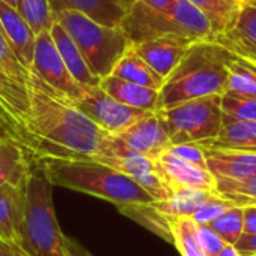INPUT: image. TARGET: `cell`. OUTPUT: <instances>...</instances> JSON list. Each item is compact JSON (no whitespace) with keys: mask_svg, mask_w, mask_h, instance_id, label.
Masks as SVG:
<instances>
[{"mask_svg":"<svg viewBox=\"0 0 256 256\" xmlns=\"http://www.w3.org/2000/svg\"><path fill=\"white\" fill-rule=\"evenodd\" d=\"M28 96L24 128L36 144L38 158L93 159L102 152L111 134L87 117L69 96L32 70Z\"/></svg>","mask_w":256,"mask_h":256,"instance_id":"1","label":"cell"},{"mask_svg":"<svg viewBox=\"0 0 256 256\" xmlns=\"http://www.w3.org/2000/svg\"><path fill=\"white\" fill-rule=\"evenodd\" d=\"M52 186L92 195L118 208L150 204L154 198L126 174L93 159H36Z\"/></svg>","mask_w":256,"mask_h":256,"instance_id":"2","label":"cell"},{"mask_svg":"<svg viewBox=\"0 0 256 256\" xmlns=\"http://www.w3.org/2000/svg\"><path fill=\"white\" fill-rule=\"evenodd\" d=\"M234 57L216 40L194 42L159 92L158 110L226 92V63ZM156 110V111H158Z\"/></svg>","mask_w":256,"mask_h":256,"instance_id":"3","label":"cell"},{"mask_svg":"<svg viewBox=\"0 0 256 256\" xmlns=\"http://www.w3.org/2000/svg\"><path fill=\"white\" fill-rule=\"evenodd\" d=\"M64 242L54 212L52 184L36 160L26 180V213L18 248L27 256H66Z\"/></svg>","mask_w":256,"mask_h":256,"instance_id":"4","label":"cell"},{"mask_svg":"<svg viewBox=\"0 0 256 256\" xmlns=\"http://www.w3.org/2000/svg\"><path fill=\"white\" fill-rule=\"evenodd\" d=\"M56 22L75 40L88 68L100 81L112 74L120 58L132 46L130 39L120 26L110 27L100 24L78 10L57 14Z\"/></svg>","mask_w":256,"mask_h":256,"instance_id":"5","label":"cell"},{"mask_svg":"<svg viewBox=\"0 0 256 256\" xmlns=\"http://www.w3.org/2000/svg\"><path fill=\"white\" fill-rule=\"evenodd\" d=\"M171 144L207 146L219 136L222 128L220 94L190 99L158 110Z\"/></svg>","mask_w":256,"mask_h":256,"instance_id":"6","label":"cell"},{"mask_svg":"<svg viewBox=\"0 0 256 256\" xmlns=\"http://www.w3.org/2000/svg\"><path fill=\"white\" fill-rule=\"evenodd\" d=\"M93 160L102 162L132 180H135L144 190H147L154 201L168 200L172 194L159 176L156 160L129 148L118 136L111 135L99 154L93 158Z\"/></svg>","mask_w":256,"mask_h":256,"instance_id":"7","label":"cell"},{"mask_svg":"<svg viewBox=\"0 0 256 256\" xmlns=\"http://www.w3.org/2000/svg\"><path fill=\"white\" fill-rule=\"evenodd\" d=\"M74 102L87 117H90L98 126H100L111 135L122 134L147 112H152L118 102L117 99L110 96L100 87V84L84 87L82 94Z\"/></svg>","mask_w":256,"mask_h":256,"instance_id":"8","label":"cell"},{"mask_svg":"<svg viewBox=\"0 0 256 256\" xmlns=\"http://www.w3.org/2000/svg\"><path fill=\"white\" fill-rule=\"evenodd\" d=\"M28 72L16 58L0 27V100L22 126L30 106Z\"/></svg>","mask_w":256,"mask_h":256,"instance_id":"9","label":"cell"},{"mask_svg":"<svg viewBox=\"0 0 256 256\" xmlns=\"http://www.w3.org/2000/svg\"><path fill=\"white\" fill-rule=\"evenodd\" d=\"M30 70L56 90L69 96L72 100H76L84 92V87L80 86L69 74L64 62L57 51L50 30L36 34L34 56Z\"/></svg>","mask_w":256,"mask_h":256,"instance_id":"10","label":"cell"},{"mask_svg":"<svg viewBox=\"0 0 256 256\" xmlns=\"http://www.w3.org/2000/svg\"><path fill=\"white\" fill-rule=\"evenodd\" d=\"M120 27L124 30L132 45L162 36H176L182 39H189L174 22V20L170 16L168 12L158 10L148 6L144 0H136L129 9H126Z\"/></svg>","mask_w":256,"mask_h":256,"instance_id":"11","label":"cell"},{"mask_svg":"<svg viewBox=\"0 0 256 256\" xmlns=\"http://www.w3.org/2000/svg\"><path fill=\"white\" fill-rule=\"evenodd\" d=\"M154 160L159 176L162 177L171 194L180 189H201L218 192L216 177L208 168L184 162L172 156L170 152H164Z\"/></svg>","mask_w":256,"mask_h":256,"instance_id":"12","label":"cell"},{"mask_svg":"<svg viewBox=\"0 0 256 256\" xmlns=\"http://www.w3.org/2000/svg\"><path fill=\"white\" fill-rule=\"evenodd\" d=\"M116 136H118L129 148L152 159H156L172 146L158 111L147 112L144 117Z\"/></svg>","mask_w":256,"mask_h":256,"instance_id":"13","label":"cell"},{"mask_svg":"<svg viewBox=\"0 0 256 256\" xmlns=\"http://www.w3.org/2000/svg\"><path fill=\"white\" fill-rule=\"evenodd\" d=\"M194 42L176 36H162L132 45L136 54L146 60L162 78H166L180 63Z\"/></svg>","mask_w":256,"mask_h":256,"instance_id":"14","label":"cell"},{"mask_svg":"<svg viewBox=\"0 0 256 256\" xmlns=\"http://www.w3.org/2000/svg\"><path fill=\"white\" fill-rule=\"evenodd\" d=\"M0 27L15 52L20 63L30 70L33 64L34 56V42L36 34L18 12L16 8L9 6L8 3L0 0Z\"/></svg>","mask_w":256,"mask_h":256,"instance_id":"15","label":"cell"},{"mask_svg":"<svg viewBox=\"0 0 256 256\" xmlns=\"http://www.w3.org/2000/svg\"><path fill=\"white\" fill-rule=\"evenodd\" d=\"M24 213L26 182L3 184L0 188V240L18 246Z\"/></svg>","mask_w":256,"mask_h":256,"instance_id":"16","label":"cell"},{"mask_svg":"<svg viewBox=\"0 0 256 256\" xmlns=\"http://www.w3.org/2000/svg\"><path fill=\"white\" fill-rule=\"evenodd\" d=\"M236 56L256 62V6L244 2L236 22L216 38Z\"/></svg>","mask_w":256,"mask_h":256,"instance_id":"17","label":"cell"},{"mask_svg":"<svg viewBox=\"0 0 256 256\" xmlns=\"http://www.w3.org/2000/svg\"><path fill=\"white\" fill-rule=\"evenodd\" d=\"M168 14L190 40H216L218 32L210 16L192 2L174 0Z\"/></svg>","mask_w":256,"mask_h":256,"instance_id":"18","label":"cell"},{"mask_svg":"<svg viewBox=\"0 0 256 256\" xmlns=\"http://www.w3.org/2000/svg\"><path fill=\"white\" fill-rule=\"evenodd\" d=\"M50 33H51V38H52L56 46H57V51H58L62 60L64 62V64H66L69 74L74 76V80L82 87L99 86L100 78H98L92 72V69L88 68L82 52L76 46L75 40L69 36V33L58 22L52 24Z\"/></svg>","mask_w":256,"mask_h":256,"instance_id":"19","label":"cell"},{"mask_svg":"<svg viewBox=\"0 0 256 256\" xmlns=\"http://www.w3.org/2000/svg\"><path fill=\"white\" fill-rule=\"evenodd\" d=\"M54 15L63 10H78L92 20L110 26L118 27L126 8L120 0H48Z\"/></svg>","mask_w":256,"mask_h":256,"instance_id":"20","label":"cell"},{"mask_svg":"<svg viewBox=\"0 0 256 256\" xmlns=\"http://www.w3.org/2000/svg\"><path fill=\"white\" fill-rule=\"evenodd\" d=\"M100 87L118 102L142 111H156L159 102V90L140 86L116 75H110L100 81Z\"/></svg>","mask_w":256,"mask_h":256,"instance_id":"21","label":"cell"},{"mask_svg":"<svg viewBox=\"0 0 256 256\" xmlns=\"http://www.w3.org/2000/svg\"><path fill=\"white\" fill-rule=\"evenodd\" d=\"M36 156L22 146L0 140V188L6 183H22L32 171Z\"/></svg>","mask_w":256,"mask_h":256,"instance_id":"22","label":"cell"},{"mask_svg":"<svg viewBox=\"0 0 256 256\" xmlns=\"http://www.w3.org/2000/svg\"><path fill=\"white\" fill-rule=\"evenodd\" d=\"M219 195V192L201 189H180L168 200L153 201V208L166 218H190L206 201Z\"/></svg>","mask_w":256,"mask_h":256,"instance_id":"23","label":"cell"},{"mask_svg":"<svg viewBox=\"0 0 256 256\" xmlns=\"http://www.w3.org/2000/svg\"><path fill=\"white\" fill-rule=\"evenodd\" d=\"M202 147L204 148L256 152V138L249 126V122L237 120V118H232V117L224 114L219 136L214 141H212Z\"/></svg>","mask_w":256,"mask_h":256,"instance_id":"24","label":"cell"},{"mask_svg":"<svg viewBox=\"0 0 256 256\" xmlns=\"http://www.w3.org/2000/svg\"><path fill=\"white\" fill-rule=\"evenodd\" d=\"M118 78H123L126 81L140 84V86H146L154 90L162 88L165 78H162L146 60H142L136 51L134 50V46H130L126 54L120 58V62L117 63V66L114 68L112 74Z\"/></svg>","mask_w":256,"mask_h":256,"instance_id":"25","label":"cell"},{"mask_svg":"<svg viewBox=\"0 0 256 256\" xmlns=\"http://www.w3.org/2000/svg\"><path fill=\"white\" fill-rule=\"evenodd\" d=\"M170 236L182 256H206L196 232V224L190 218H168Z\"/></svg>","mask_w":256,"mask_h":256,"instance_id":"26","label":"cell"},{"mask_svg":"<svg viewBox=\"0 0 256 256\" xmlns=\"http://www.w3.org/2000/svg\"><path fill=\"white\" fill-rule=\"evenodd\" d=\"M226 90L256 96V62L236 56L226 63Z\"/></svg>","mask_w":256,"mask_h":256,"instance_id":"27","label":"cell"},{"mask_svg":"<svg viewBox=\"0 0 256 256\" xmlns=\"http://www.w3.org/2000/svg\"><path fill=\"white\" fill-rule=\"evenodd\" d=\"M198 8H201L212 20L218 36L228 30L237 20L243 2L238 0H189Z\"/></svg>","mask_w":256,"mask_h":256,"instance_id":"28","label":"cell"},{"mask_svg":"<svg viewBox=\"0 0 256 256\" xmlns=\"http://www.w3.org/2000/svg\"><path fill=\"white\" fill-rule=\"evenodd\" d=\"M16 9L34 34L51 30L56 22V15L48 0H20Z\"/></svg>","mask_w":256,"mask_h":256,"instance_id":"29","label":"cell"},{"mask_svg":"<svg viewBox=\"0 0 256 256\" xmlns=\"http://www.w3.org/2000/svg\"><path fill=\"white\" fill-rule=\"evenodd\" d=\"M208 226L226 243L236 246L244 234V207H232L218 219L208 224Z\"/></svg>","mask_w":256,"mask_h":256,"instance_id":"30","label":"cell"},{"mask_svg":"<svg viewBox=\"0 0 256 256\" xmlns=\"http://www.w3.org/2000/svg\"><path fill=\"white\" fill-rule=\"evenodd\" d=\"M0 140L14 141L24 148H27L30 153H33L38 158L36 153V144L30 134L26 130V128L16 120V117L6 108V105L0 100Z\"/></svg>","mask_w":256,"mask_h":256,"instance_id":"31","label":"cell"},{"mask_svg":"<svg viewBox=\"0 0 256 256\" xmlns=\"http://www.w3.org/2000/svg\"><path fill=\"white\" fill-rule=\"evenodd\" d=\"M222 112L243 122L256 120V96H249L237 92L226 90L220 94Z\"/></svg>","mask_w":256,"mask_h":256,"instance_id":"32","label":"cell"},{"mask_svg":"<svg viewBox=\"0 0 256 256\" xmlns=\"http://www.w3.org/2000/svg\"><path fill=\"white\" fill-rule=\"evenodd\" d=\"M243 207L242 204H238L237 201L226 198L224 195H216L212 200L206 201L192 216L190 219L196 224V225H208L210 222H213L214 219H218L220 214H224L225 212H228L232 207Z\"/></svg>","mask_w":256,"mask_h":256,"instance_id":"33","label":"cell"},{"mask_svg":"<svg viewBox=\"0 0 256 256\" xmlns=\"http://www.w3.org/2000/svg\"><path fill=\"white\" fill-rule=\"evenodd\" d=\"M218 192L226 198L238 200L248 198L256 206V177L248 180H228V178H218Z\"/></svg>","mask_w":256,"mask_h":256,"instance_id":"34","label":"cell"},{"mask_svg":"<svg viewBox=\"0 0 256 256\" xmlns=\"http://www.w3.org/2000/svg\"><path fill=\"white\" fill-rule=\"evenodd\" d=\"M166 152L184 162L208 168L206 148L200 144H172Z\"/></svg>","mask_w":256,"mask_h":256,"instance_id":"35","label":"cell"},{"mask_svg":"<svg viewBox=\"0 0 256 256\" xmlns=\"http://www.w3.org/2000/svg\"><path fill=\"white\" fill-rule=\"evenodd\" d=\"M196 232L206 256H218L226 246V243L208 225H196Z\"/></svg>","mask_w":256,"mask_h":256,"instance_id":"36","label":"cell"},{"mask_svg":"<svg viewBox=\"0 0 256 256\" xmlns=\"http://www.w3.org/2000/svg\"><path fill=\"white\" fill-rule=\"evenodd\" d=\"M236 248L242 256H256V234H243Z\"/></svg>","mask_w":256,"mask_h":256,"instance_id":"37","label":"cell"},{"mask_svg":"<svg viewBox=\"0 0 256 256\" xmlns=\"http://www.w3.org/2000/svg\"><path fill=\"white\" fill-rule=\"evenodd\" d=\"M244 234H256V206L244 207Z\"/></svg>","mask_w":256,"mask_h":256,"instance_id":"38","label":"cell"},{"mask_svg":"<svg viewBox=\"0 0 256 256\" xmlns=\"http://www.w3.org/2000/svg\"><path fill=\"white\" fill-rule=\"evenodd\" d=\"M64 249H66V256H93L87 249H84L78 242L68 238L64 242Z\"/></svg>","mask_w":256,"mask_h":256,"instance_id":"39","label":"cell"},{"mask_svg":"<svg viewBox=\"0 0 256 256\" xmlns=\"http://www.w3.org/2000/svg\"><path fill=\"white\" fill-rule=\"evenodd\" d=\"M0 256H27L16 244L0 240Z\"/></svg>","mask_w":256,"mask_h":256,"instance_id":"40","label":"cell"},{"mask_svg":"<svg viewBox=\"0 0 256 256\" xmlns=\"http://www.w3.org/2000/svg\"><path fill=\"white\" fill-rule=\"evenodd\" d=\"M144 2H146L148 6H152V8L158 9V10L168 12L174 0H144Z\"/></svg>","mask_w":256,"mask_h":256,"instance_id":"41","label":"cell"},{"mask_svg":"<svg viewBox=\"0 0 256 256\" xmlns=\"http://www.w3.org/2000/svg\"><path fill=\"white\" fill-rule=\"evenodd\" d=\"M218 256H242V254L238 252V249H237L236 246H232V244H226V246L222 249V252H220Z\"/></svg>","mask_w":256,"mask_h":256,"instance_id":"42","label":"cell"},{"mask_svg":"<svg viewBox=\"0 0 256 256\" xmlns=\"http://www.w3.org/2000/svg\"><path fill=\"white\" fill-rule=\"evenodd\" d=\"M120 2L123 3V6H124L126 9H129V8H130V6H132V4H134L136 0H120Z\"/></svg>","mask_w":256,"mask_h":256,"instance_id":"43","label":"cell"},{"mask_svg":"<svg viewBox=\"0 0 256 256\" xmlns=\"http://www.w3.org/2000/svg\"><path fill=\"white\" fill-rule=\"evenodd\" d=\"M2 2L8 3L9 6H14V8H16V4H18V2H20V0H2Z\"/></svg>","mask_w":256,"mask_h":256,"instance_id":"44","label":"cell"},{"mask_svg":"<svg viewBox=\"0 0 256 256\" xmlns=\"http://www.w3.org/2000/svg\"><path fill=\"white\" fill-rule=\"evenodd\" d=\"M248 3H250V4H254V6H256V0H246Z\"/></svg>","mask_w":256,"mask_h":256,"instance_id":"45","label":"cell"},{"mask_svg":"<svg viewBox=\"0 0 256 256\" xmlns=\"http://www.w3.org/2000/svg\"><path fill=\"white\" fill-rule=\"evenodd\" d=\"M238 2H243V3H244V2H246V0H238Z\"/></svg>","mask_w":256,"mask_h":256,"instance_id":"46","label":"cell"}]
</instances>
